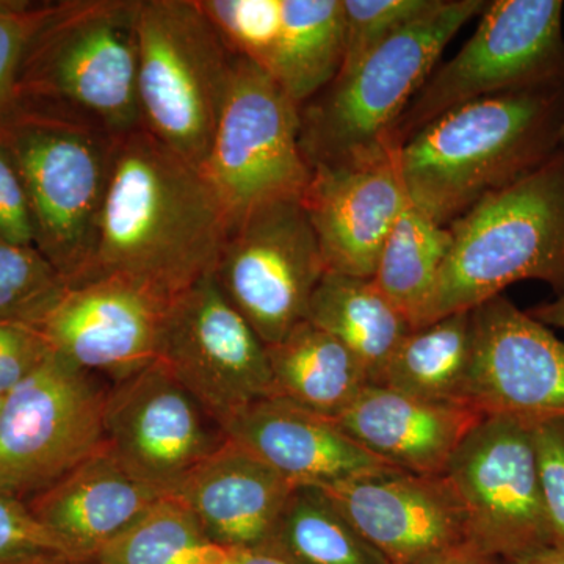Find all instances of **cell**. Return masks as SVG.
Masks as SVG:
<instances>
[{
    "label": "cell",
    "mask_w": 564,
    "mask_h": 564,
    "mask_svg": "<svg viewBox=\"0 0 564 564\" xmlns=\"http://www.w3.org/2000/svg\"><path fill=\"white\" fill-rule=\"evenodd\" d=\"M326 273L302 198L261 204L229 226L214 278L267 347L306 321Z\"/></svg>",
    "instance_id": "11"
},
{
    "label": "cell",
    "mask_w": 564,
    "mask_h": 564,
    "mask_svg": "<svg viewBox=\"0 0 564 564\" xmlns=\"http://www.w3.org/2000/svg\"><path fill=\"white\" fill-rule=\"evenodd\" d=\"M2 402H3V399H2V397H0V408H2Z\"/></svg>",
    "instance_id": "42"
},
{
    "label": "cell",
    "mask_w": 564,
    "mask_h": 564,
    "mask_svg": "<svg viewBox=\"0 0 564 564\" xmlns=\"http://www.w3.org/2000/svg\"><path fill=\"white\" fill-rule=\"evenodd\" d=\"M417 564H508L502 560L496 558V556L486 554L480 551L477 545L464 541L452 547L445 549L443 552H437L429 558Z\"/></svg>",
    "instance_id": "37"
},
{
    "label": "cell",
    "mask_w": 564,
    "mask_h": 564,
    "mask_svg": "<svg viewBox=\"0 0 564 564\" xmlns=\"http://www.w3.org/2000/svg\"><path fill=\"white\" fill-rule=\"evenodd\" d=\"M437 2L440 0H344L345 54L337 76L350 73L375 47L429 13Z\"/></svg>",
    "instance_id": "31"
},
{
    "label": "cell",
    "mask_w": 564,
    "mask_h": 564,
    "mask_svg": "<svg viewBox=\"0 0 564 564\" xmlns=\"http://www.w3.org/2000/svg\"><path fill=\"white\" fill-rule=\"evenodd\" d=\"M534 321L543 323L545 326H555L564 329V292L556 295L552 302L540 304L532 310L527 311Z\"/></svg>",
    "instance_id": "39"
},
{
    "label": "cell",
    "mask_w": 564,
    "mask_h": 564,
    "mask_svg": "<svg viewBox=\"0 0 564 564\" xmlns=\"http://www.w3.org/2000/svg\"><path fill=\"white\" fill-rule=\"evenodd\" d=\"M221 432L295 486L325 488L393 467L351 440L333 419L282 397L250 404Z\"/></svg>",
    "instance_id": "19"
},
{
    "label": "cell",
    "mask_w": 564,
    "mask_h": 564,
    "mask_svg": "<svg viewBox=\"0 0 564 564\" xmlns=\"http://www.w3.org/2000/svg\"><path fill=\"white\" fill-rule=\"evenodd\" d=\"M564 85L502 93L445 111L395 151L410 203L440 225L463 217L562 147Z\"/></svg>",
    "instance_id": "2"
},
{
    "label": "cell",
    "mask_w": 564,
    "mask_h": 564,
    "mask_svg": "<svg viewBox=\"0 0 564 564\" xmlns=\"http://www.w3.org/2000/svg\"><path fill=\"white\" fill-rule=\"evenodd\" d=\"M562 147H564V121H563V128H562Z\"/></svg>",
    "instance_id": "41"
},
{
    "label": "cell",
    "mask_w": 564,
    "mask_h": 564,
    "mask_svg": "<svg viewBox=\"0 0 564 564\" xmlns=\"http://www.w3.org/2000/svg\"><path fill=\"white\" fill-rule=\"evenodd\" d=\"M51 351V345L32 326L0 322V397L9 395Z\"/></svg>",
    "instance_id": "35"
},
{
    "label": "cell",
    "mask_w": 564,
    "mask_h": 564,
    "mask_svg": "<svg viewBox=\"0 0 564 564\" xmlns=\"http://www.w3.org/2000/svg\"><path fill=\"white\" fill-rule=\"evenodd\" d=\"M236 58L198 0H140L141 122L198 169L209 154Z\"/></svg>",
    "instance_id": "7"
},
{
    "label": "cell",
    "mask_w": 564,
    "mask_h": 564,
    "mask_svg": "<svg viewBox=\"0 0 564 564\" xmlns=\"http://www.w3.org/2000/svg\"><path fill=\"white\" fill-rule=\"evenodd\" d=\"M326 272L373 278L397 218L410 204L395 152L358 165H315L302 196Z\"/></svg>",
    "instance_id": "18"
},
{
    "label": "cell",
    "mask_w": 564,
    "mask_h": 564,
    "mask_svg": "<svg viewBox=\"0 0 564 564\" xmlns=\"http://www.w3.org/2000/svg\"><path fill=\"white\" fill-rule=\"evenodd\" d=\"M166 494L135 477L109 445L25 500L33 516L84 564Z\"/></svg>",
    "instance_id": "22"
},
{
    "label": "cell",
    "mask_w": 564,
    "mask_h": 564,
    "mask_svg": "<svg viewBox=\"0 0 564 564\" xmlns=\"http://www.w3.org/2000/svg\"><path fill=\"white\" fill-rule=\"evenodd\" d=\"M47 7L0 2V118L17 101L22 62Z\"/></svg>",
    "instance_id": "34"
},
{
    "label": "cell",
    "mask_w": 564,
    "mask_h": 564,
    "mask_svg": "<svg viewBox=\"0 0 564 564\" xmlns=\"http://www.w3.org/2000/svg\"><path fill=\"white\" fill-rule=\"evenodd\" d=\"M66 285L39 248L0 239V322L32 326Z\"/></svg>",
    "instance_id": "30"
},
{
    "label": "cell",
    "mask_w": 564,
    "mask_h": 564,
    "mask_svg": "<svg viewBox=\"0 0 564 564\" xmlns=\"http://www.w3.org/2000/svg\"><path fill=\"white\" fill-rule=\"evenodd\" d=\"M210 423L162 361L118 381L104 406L106 444L135 477L166 496L225 441Z\"/></svg>",
    "instance_id": "15"
},
{
    "label": "cell",
    "mask_w": 564,
    "mask_h": 564,
    "mask_svg": "<svg viewBox=\"0 0 564 564\" xmlns=\"http://www.w3.org/2000/svg\"><path fill=\"white\" fill-rule=\"evenodd\" d=\"M562 0H494L452 61L436 66L392 137L402 148L429 122L463 104L564 85Z\"/></svg>",
    "instance_id": "8"
},
{
    "label": "cell",
    "mask_w": 564,
    "mask_h": 564,
    "mask_svg": "<svg viewBox=\"0 0 564 564\" xmlns=\"http://www.w3.org/2000/svg\"><path fill=\"white\" fill-rule=\"evenodd\" d=\"M214 549L187 505L165 496L104 545L91 564H207Z\"/></svg>",
    "instance_id": "29"
},
{
    "label": "cell",
    "mask_w": 564,
    "mask_h": 564,
    "mask_svg": "<svg viewBox=\"0 0 564 564\" xmlns=\"http://www.w3.org/2000/svg\"><path fill=\"white\" fill-rule=\"evenodd\" d=\"M485 0H440L417 21L375 47L300 109V143L315 165L380 161L392 150L400 118L456 33L486 7Z\"/></svg>",
    "instance_id": "4"
},
{
    "label": "cell",
    "mask_w": 564,
    "mask_h": 564,
    "mask_svg": "<svg viewBox=\"0 0 564 564\" xmlns=\"http://www.w3.org/2000/svg\"><path fill=\"white\" fill-rule=\"evenodd\" d=\"M296 486L242 445L225 441L173 496L187 505L214 544L261 547Z\"/></svg>",
    "instance_id": "21"
},
{
    "label": "cell",
    "mask_w": 564,
    "mask_h": 564,
    "mask_svg": "<svg viewBox=\"0 0 564 564\" xmlns=\"http://www.w3.org/2000/svg\"><path fill=\"white\" fill-rule=\"evenodd\" d=\"M173 300L129 278H96L66 285L32 328L74 366L118 383L159 361Z\"/></svg>",
    "instance_id": "14"
},
{
    "label": "cell",
    "mask_w": 564,
    "mask_h": 564,
    "mask_svg": "<svg viewBox=\"0 0 564 564\" xmlns=\"http://www.w3.org/2000/svg\"><path fill=\"white\" fill-rule=\"evenodd\" d=\"M464 518L466 540L511 564L552 549L529 421L485 415L445 469Z\"/></svg>",
    "instance_id": "12"
},
{
    "label": "cell",
    "mask_w": 564,
    "mask_h": 564,
    "mask_svg": "<svg viewBox=\"0 0 564 564\" xmlns=\"http://www.w3.org/2000/svg\"><path fill=\"white\" fill-rule=\"evenodd\" d=\"M484 417L470 404L426 402L369 384L334 422L389 466L444 475L459 445Z\"/></svg>",
    "instance_id": "20"
},
{
    "label": "cell",
    "mask_w": 564,
    "mask_h": 564,
    "mask_svg": "<svg viewBox=\"0 0 564 564\" xmlns=\"http://www.w3.org/2000/svg\"><path fill=\"white\" fill-rule=\"evenodd\" d=\"M448 228L451 251L415 328L473 311L519 281L563 293L564 147Z\"/></svg>",
    "instance_id": "3"
},
{
    "label": "cell",
    "mask_w": 564,
    "mask_h": 564,
    "mask_svg": "<svg viewBox=\"0 0 564 564\" xmlns=\"http://www.w3.org/2000/svg\"><path fill=\"white\" fill-rule=\"evenodd\" d=\"M466 403L481 414L564 415V343L503 295L473 310Z\"/></svg>",
    "instance_id": "16"
},
{
    "label": "cell",
    "mask_w": 564,
    "mask_h": 564,
    "mask_svg": "<svg viewBox=\"0 0 564 564\" xmlns=\"http://www.w3.org/2000/svg\"><path fill=\"white\" fill-rule=\"evenodd\" d=\"M511 564H564V551L547 549V551L540 552V554H534L529 558Z\"/></svg>",
    "instance_id": "40"
},
{
    "label": "cell",
    "mask_w": 564,
    "mask_h": 564,
    "mask_svg": "<svg viewBox=\"0 0 564 564\" xmlns=\"http://www.w3.org/2000/svg\"><path fill=\"white\" fill-rule=\"evenodd\" d=\"M207 564H285L262 549L223 547L215 544Z\"/></svg>",
    "instance_id": "38"
},
{
    "label": "cell",
    "mask_w": 564,
    "mask_h": 564,
    "mask_svg": "<svg viewBox=\"0 0 564 564\" xmlns=\"http://www.w3.org/2000/svg\"><path fill=\"white\" fill-rule=\"evenodd\" d=\"M159 361L220 430L245 408L276 395L267 345L214 274L173 300Z\"/></svg>",
    "instance_id": "13"
},
{
    "label": "cell",
    "mask_w": 564,
    "mask_h": 564,
    "mask_svg": "<svg viewBox=\"0 0 564 564\" xmlns=\"http://www.w3.org/2000/svg\"><path fill=\"white\" fill-rule=\"evenodd\" d=\"M0 139L28 193L36 248L73 284L95 251L117 135L63 107L50 115L11 106Z\"/></svg>",
    "instance_id": "5"
},
{
    "label": "cell",
    "mask_w": 564,
    "mask_h": 564,
    "mask_svg": "<svg viewBox=\"0 0 564 564\" xmlns=\"http://www.w3.org/2000/svg\"><path fill=\"white\" fill-rule=\"evenodd\" d=\"M306 321L344 344L362 364L370 384H380L393 352L414 329L373 278L332 272L318 282Z\"/></svg>",
    "instance_id": "24"
},
{
    "label": "cell",
    "mask_w": 564,
    "mask_h": 564,
    "mask_svg": "<svg viewBox=\"0 0 564 564\" xmlns=\"http://www.w3.org/2000/svg\"><path fill=\"white\" fill-rule=\"evenodd\" d=\"M107 393L52 350L0 408V492L25 500L106 444Z\"/></svg>",
    "instance_id": "10"
},
{
    "label": "cell",
    "mask_w": 564,
    "mask_h": 564,
    "mask_svg": "<svg viewBox=\"0 0 564 564\" xmlns=\"http://www.w3.org/2000/svg\"><path fill=\"white\" fill-rule=\"evenodd\" d=\"M344 54V0H281L265 47L252 65L302 109L336 79Z\"/></svg>",
    "instance_id": "23"
},
{
    "label": "cell",
    "mask_w": 564,
    "mask_h": 564,
    "mask_svg": "<svg viewBox=\"0 0 564 564\" xmlns=\"http://www.w3.org/2000/svg\"><path fill=\"white\" fill-rule=\"evenodd\" d=\"M473 351V311L447 315L404 337L380 386L426 402L467 404Z\"/></svg>",
    "instance_id": "26"
},
{
    "label": "cell",
    "mask_w": 564,
    "mask_h": 564,
    "mask_svg": "<svg viewBox=\"0 0 564 564\" xmlns=\"http://www.w3.org/2000/svg\"><path fill=\"white\" fill-rule=\"evenodd\" d=\"M300 132V106L269 74L237 57L202 169L229 226L261 204L302 198L313 170Z\"/></svg>",
    "instance_id": "9"
},
{
    "label": "cell",
    "mask_w": 564,
    "mask_h": 564,
    "mask_svg": "<svg viewBox=\"0 0 564 564\" xmlns=\"http://www.w3.org/2000/svg\"><path fill=\"white\" fill-rule=\"evenodd\" d=\"M0 564H84L33 516L28 502L0 492Z\"/></svg>",
    "instance_id": "32"
},
{
    "label": "cell",
    "mask_w": 564,
    "mask_h": 564,
    "mask_svg": "<svg viewBox=\"0 0 564 564\" xmlns=\"http://www.w3.org/2000/svg\"><path fill=\"white\" fill-rule=\"evenodd\" d=\"M0 239L24 247H36L35 223L24 184L0 139Z\"/></svg>",
    "instance_id": "36"
},
{
    "label": "cell",
    "mask_w": 564,
    "mask_h": 564,
    "mask_svg": "<svg viewBox=\"0 0 564 564\" xmlns=\"http://www.w3.org/2000/svg\"><path fill=\"white\" fill-rule=\"evenodd\" d=\"M389 564H417L466 540V518L445 475L386 469L321 488Z\"/></svg>",
    "instance_id": "17"
},
{
    "label": "cell",
    "mask_w": 564,
    "mask_h": 564,
    "mask_svg": "<svg viewBox=\"0 0 564 564\" xmlns=\"http://www.w3.org/2000/svg\"><path fill=\"white\" fill-rule=\"evenodd\" d=\"M285 564H389L321 488L296 486L261 545Z\"/></svg>",
    "instance_id": "27"
},
{
    "label": "cell",
    "mask_w": 564,
    "mask_h": 564,
    "mask_svg": "<svg viewBox=\"0 0 564 564\" xmlns=\"http://www.w3.org/2000/svg\"><path fill=\"white\" fill-rule=\"evenodd\" d=\"M529 423L552 549L564 551V415L533 419Z\"/></svg>",
    "instance_id": "33"
},
{
    "label": "cell",
    "mask_w": 564,
    "mask_h": 564,
    "mask_svg": "<svg viewBox=\"0 0 564 564\" xmlns=\"http://www.w3.org/2000/svg\"><path fill=\"white\" fill-rule=\"evenodd\" d=\"M140 0L47 7L22 62L25 87L113 135L143 128L137 93Z\"/></svg>",
    "instance_id": "6"
},
{
    "label": "cell",
    "mask_w": 564,
    "mask_h": 564,
    "mask_svg": "<svg viewBox=\"0 0 564 564\" xmlns=\"http://www.w3.org/2000/svg\"><path fill=\"white\" fill-rule=\"evenodd\" d=\"M267 355L276 397L333 421L370 384L359 359L307 321L267 347Z\"/></svg>",
    "instance_id": "25"
},
{
    "label": "cell",
    "mask_w": 564,
    "mask_h": 564,
    "mask_svg": "<svg viewBox=\"0 0 564 564\" xmlns=\"http://www.w3.org/2000/svg\"><path fill=\"white\" fill-rule=\"evenodd\" d=\"M451 247V228L411 203L386 239L373 281L413 328L432 296Z\"/></svg>",
    "instance_id": "28"
},
{
    "label": "cell",
    "mask_w": 564,
    "mask_h": 564,
    "mask_svg": "<svg viewBox=\"0 0 564 564\" xmlns=\"http://www.w3.org/2000/svg\"><path fill=\"white\" fill-rule=\"evenodd\" d=\"M228 229L202 169L144 128L122 133L90 265L76 282L124 276L176 299L214 274Z\"/></svg>",
    "instance_id": "1"
}]
</instances>
